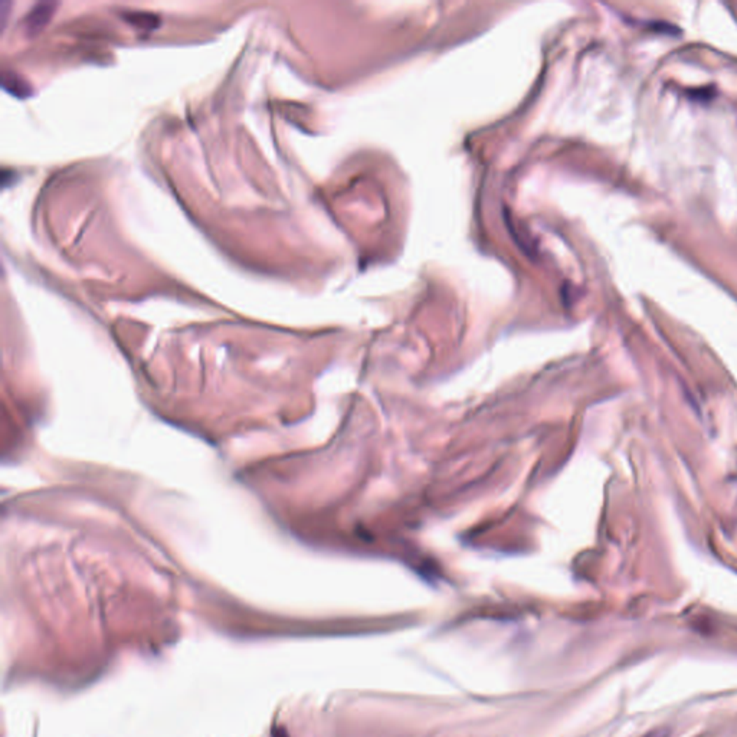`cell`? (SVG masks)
<instances>
[{
  "label": "cell",
  "mask_w": 737,
  "mask_h": 737,
  "mask_svg": "<svg viewBox=\"0 0 737 737\" xmlns=\"http://www.w3.org/2000/svg\"><path fill=\"white\" fill-rule=\"evenodd\" d=\"M57 3H38L36 6H34L29 13L27 15V17L23 19V23H24V28H27V32L34 36L36 35L38 32H41L48 22L50 20V17H52L55 9H57Z\"/></svg>",
  "instance_id": "1"
},
{
  "label": "cell",
  "mask_w": 737,
  "mask_h": 737,
  "mask_svg": "<svg viewBox=\"0 0 737 737\" xmlns=\"http://www.w3.org/2000/svg\"><path fill=\"white\" fill-rule=\"evenodd\" d=\"M2 87L10 95L20 98V99L28 98L34 94V90L28 84V81H24L19 73H16L15 71H9V69H5L2 72Z\"/></svg>",
  "instance_id": "2"
},
{
  "label": "cell",
  "mask_w": 737,
  "mask_h": 737,
  "mask_svg": "<svg viewBox=\"0 0 737 737\" xmlns=\"http://www.w3.org/2000/svg\"><path fill=\"white\" fill-rule=\"evenodd\" d=\"M122 17L127 23H130L132 27H134L136 29L146 31V32L155 31L156 28H159V24H160V17L150 12L129 10V12L122 13Z\"/></svg>",
  "instance_id": "3"
}]
</instances>
